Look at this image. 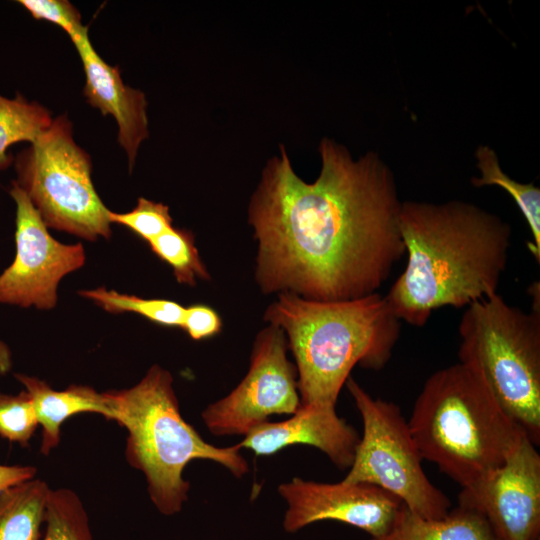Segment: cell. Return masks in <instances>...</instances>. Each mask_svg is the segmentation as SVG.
<instances>
[{
  "instance_id": "18",
  "label": "cell",
  "mask_w": 540,
  "mask_h": 540,
  "mask_svg": "<svg viewBox=\"0 0 540 540\" xmlns=\"http://www.w3.org/2000/svg\"><path fill=\"white\" fill-rule=\"evenodd\" d=\"M475 158L480 176L472 177L474 187L499 186L515 201L523 214L533 241L528 247L535 260L540 261V188L533 183H520L508 176L501 168L496 152L488 145H480Z\"/></svg>"
},
{
  "instance_id": "4",
  "label": "cell",
  "mask_w": 540,
  "mask_h": 540,
  "mask_svg": "<svg viewBox=\"0 0 540 540\" xmlns=\"http://www.w3.org/2000/svg\"><path fill=\"white\" fill-rule=\"evenodd\" d=\"M407 423L423 460L461 489L489 477L527 436L479 374L461 362L428 377Z\"/></svg>"
},
{
  "instance_id": "5",
  "label": "cell",
  "mask_w": 540,
  "mask_h": 540,
  "mask_svg": "<svg viewBox=\"0 0 540 540\" xmlns=\"http://www.w3.org/2000/svg\"><path fill=\"white\" fill-rule=\"evenodd\" d=\"M104 393L110 420L128 432L126 460L144 474L149 497L161 514L171 516L182 510L190 489L183 471L192 460L214 461L236 478L248 473L239 444H209L183 419L173 377L161 366H151L131 388Z\"/></svg>"
},
{
  "instance_id": "21",
  "label": "cell",
  "mask_w": 540,
  "mask_h": 540,
  "mask_svg": "<svg viewBox=\"0 0 540 540\" xmlns=\"http://www.w3.org/2000/svg\"><path fill=\"white\" fill-rule=\"evenodd\" d=\"M44 524L40 540H93L85 507L68 488L50 489Z\"/></svg>"
},
{
  "instance_id": "22",
  "label": "cell",
  "mask_w": 540,
  "mask_h": 540,
  "mask_svg": "<svg viewBox=\"0 0 540 540\" xmlns=\"http://www.w3.org/2000/svg\"><path fill=\"white\" fill-rule=\"evenodd\" d=\"M79 294L110 313L133 312L163 326L181 327L185 307L166 299H145L98 287Z\"/></svg>"
},
{
  "instance_id": "23",
  "label": "cell",
  "mask_w": 540,
  "mask_h": 540,
  "mask_svg": "<svg viewBox=\"0 0 540 540\" xmlns=\"http://www.w3.org/2000/svg\"><path fill=\"white\" fill-rule=\"evenodd\" d=\"M39 425L30 394L23 390L17 395L0 393V436L29 447V441Z\"/></svg>"
},
{
  "instance_id": "7",
  "label": "cell",
  "mask_w": 540,
  "mask_h": 540,
  "mask_svg": "<svg viewBox=\"0 0 540 540\" xmlns=\"http://www.w3.org/2000/svg\"><path fill=\"white\" fill-rule=\"evenodd\" d=\"M91 167L73 140L70 121L59 116L18 156L15 182L48 228L88 241L109 239V209L95 190Z\"/></svg>"
},
{
  "instance_id": "28",
  "label": "cell",
  "mask_w": 540,
  "mask_h": 540,
  "mask_svg": "<svg viewBox=\"0 0 540 540\" xmlns=\"http://www.w3.org/2000/svg\"><path fill=\"white\" fill-rule=\"evenodd\" d=\"M12 365L11 352L8 346L0 341V374H6Z\"/></svg>"
},
{
  "instance_id": "24",
  "label": "cell",
  "mask_w": 540,
  "mask_h": 540,
  "mask_svg": "<svg viewBox=\"0 0 540 540\" xmlns=\"http://www.w3.org/2000/svg\"><path fill=\"white\" fill-rule=\"evenodd\" d=\"M108 219L110 223L129 228L147 243L173 227L169 207L143 197L138 198L136 207L129 212L109 210Z\"/></svg>"
},
{
  "instance_id": "14",
  "label": "cell",
  "mask_w": 540,
  "mask_h": 540,
  "mask_svg": "<svg viewBox=\"0 0 540 540\" xmlns=\"http://www.w3.org/2000/svg\"><path fill=\"white\" fill-rule=\"evenodd\" d=\"M85 72L83 94L105 115H112L119 128L118 142L128 155L130 169L141 142L148 137L147 102L144 94L125 85L118 67L107 64L93 48L88 29L72 39Z\"/></svg>"
},
{
  "instance_id": "1",
  "label": "cell",
  "mask_w": 540,
  "mask_h": 540,
  "mask_svg": "<svg viewBox=\"0 0 540 540\" xmlns=\"http://www.w3.org/2000/svg\"><path fill=\"white\" fill-rule=\"evenodd\" d=\"M321 171L307 183L284 148L263 170L248 208L263 294L335 302L377 293L405 255L402 201L391 168L375 152L354 159L323 139Z\"/></svg>"
},
{
  "instance_id": "12",
  "label": "cell",
  "mask_w": 540,
  "mask_h": 540,
  "mask_svg": "<svg viewBox=\"0 0 540 540\" xmlns=\"http://www.w3.org/2000/svg\"><path fill=\"white\" fill-rule=\"evenodd\" d=\"M278 492L287 505L283 528L289 533L332 520L377 538L388 531L402 505L396 496L377 486L343 480L321 483L294 477L280 484Z\"/></svg>"
},
{
  "instance_id": "19",
  "label": "cell",
  "mask_w": 540,
  "mask_h": 540,
  "mask_svg": "<svg viewBox=\"0 0 540 540\" xmlns=\"http://www.w3.org/2000/svg\"><path fill=\"white\" fill-rule=\"evenodd\" d=\"M53 119L46 108L28 102L20 94L15 99L0 95V168L9 164L6 150L14 143H33Z\"/></svg>"
},
{
  "instance_id": "27",
  "label": "cell",
  "mask_w": 540,
  "mask_h": 540,
  "mask_svg": "<svg viewBox=\"0 0 540 540\" xmlns=\"http://www.w3.org/2000/svg\"><path fill=\"white\" fill-rule=\"evenodd\" d=\"M36 473L37 469L33 466L0 464V492L13 485L35 478Z\"/></svg>"
},
{
  "instance_id": "2",
  "label": "cell",
  "mask_w": 540,
  "mask_h": 540,
  "mask_svg": "<svg viewBox=\"0 0 540 540\" xmlns=\"http://www.w3.org/2000/svg\"><path fill=\"white\" fill-rule=\"evenodd\" d=\"M399 224L407 262L385 297L400 321L423 327L437 309L498 293L512 236L500 216L461 200L405 201Z\"/></svg>"
},
{
  "instance_id": "13",
  "label": "cell",
  "mask_w": 540,
  "mask_h": 540,
  "mask_svg": "<svg viewBox=\"0 0 540 540\" xmlns=\"http://www.w3.org/2000/svg\"><path fill=\"white\" fill-rule=\"evenodd\" d=\"M359 441L357 430L338 416L336 407L300 406L284 421L258 425L238 444L258 456H270L291 445L307 444L345 470L353 463Z\"/></svg>"
},
{
  "instance_id": "26",
  "label": "cell",
  "mask_w": 540,
  "mask_h": 540,
  "mask_svg": "<svg viewBox=\"0 0 540 540\" xmlns=\"http://www.w3.org/2000/svg\"><path fill=\"white\" fill-rule=\"evenodd\" d=\"M181 328L193 340H202L218 334L222 328V320L211 307L196 304L185 307Z\"/></svg>"
},
{
  "instance_id": "15",
  "label": "cell",
  "mask_w": 540,
  "mask_h": 540,
  "mask_svg": "<svg viewBox=\"0 0 540 540\" xmlns=\"http://www.w3.org/2000/svg\"><path fill=\"white\" fill-rule=\"evenodd\" d=\"M30 394L38 423L42 427L40 451L48 455L60 443L61 426L70 417L92 412L111 419V409L105 393L86 385H71L64 390H54L39 378L15 374Z\"/></svg>"
},
{
  "instance_id": "20",
  "label": "cell",
  "mask_w": 540,
  "mask_h": 540,
  "mask_svg": "<svg viewBox=\"0 0 540 540\" xmlns=\"http://www.w3.org/2000/svg\"><path fill=\"white\" fill-rule=\"evenodd\" d=\"M152 252L168 263L178 283L195 286L197 280H209L190 230L171 227L148 242Z\"/></svg>"
},
{
  "instance_id": "8",
  "label": "cell",
  "mask_w": 540,
  "mask_h": 540,
  "mask_svg": "<svg viewBox=\"0 0 540 540\" xmlns=\"http://www.w3.org/2000/svg\"><path fill=\"white\" fill-rule=\"evenodd\" d=\"M345 385L361 415L363 433L343 481L377 486L424 518L447 515L451 501L425 474L401 408L372 397L351 376Z\"/></svg>"
},
{
  "instance_id": "9",
  "label": "cell",
  "mask_w": 540,
  "mask_h": 540,
  "mask_svg": "<svg viewBox=\"0 0 540 540\" xmlns=\"http://www.w3.org/2000/svg\"><path fill=\"white\" fill-rule=\"evenodd\" d=\"M288 349L281 328L268 324L258 332L245 377L201 414L211 434L245 436L273 415L296 413L300 407L298 374L287 357Z\"/></svg>"
},
{
  "instance_id": "6",
  "label": "cell",
  "mask_w": 540,
  "mask_h": 540,
  "mask_svg": "<svg viewBox=\"0 0 540 540\" xmlns=\"http://www.w3.org/2000/svg\"><path fill=\"white\" fill-rule=\"evenodd\" d=\"M528 293L527 313L498 293L465 308L458 332L459 362L473 368L504 411L540 443V302L539 283Z\"/></svg>"
},
{
  "instance_id": "16",
  "label": "cell",
  "mask_w": 540,
  "mask_h": 540,
  "mask_svg": "<svg viewBox=\"0 0 540 540\" xmlns=\"http://www.w3.org/2000/svg\"><path fill=\"white\" fill-rule=\"evenodd\" d=\"M369 540H497L485 518L459 506L438 519L424 518L402 503L388 531Z\"/></svg>"
},
{
  "instance_id": "25",
  "label": "cell",
  "mask_w": 540,
  "mask_h": 540,
  "mask_svg": "<svg viewBox=\"0 0 540 540\" xmlns=\"http://www.w3.org/2000/svg\"><path fill=\"white\" fill-rule=\"evenodd\" d=\"M19 3L35 19L49 21L62 28L71 40L87 30V27L81 22L79 11L69 1L21 0Z\"/></svg>"
},
{
  "instance_id": "3",
  "label": "cell",
  "mask_w": 540,
  "mask_h": 540,
  "mask_svg": "<svg viewBox=\"0 0 540 540\" xmlns=\"http://www.w3.org/2000/svg\"><path fill=\"white\" fill-rule=\"evenodd\" d=\"M263 320L286 335L298 374L300 406L336 407L352 369H382L401 330L400 319L378 292L335 302L281 293Z\"/></svg>"
},
{
  "instance_id": "10",
  "label": "cell",
  "mask_w": 540,
  "mask_h": 540,
  "mask_svg": "<svg viewBox=\"0 0 540 540\" xmlns=\"http://www.w3.org/2000/svg\"><path fill=\"white\" fill-rule=\"evenodd\" d=\"M10 195L16 203V255L0 275V303L51 310L57 304L60 281L85 264V249L81 243L54 239L15 181Z\"/></svg>"
},
{
  "instance_id": "11",
  "label": "cell",
  "mask_w": 540,
  "mask_h": 540,
  "mask_svg": "<svg viewBox=\"0 0 540 540\" xmlns=\"http://www.w3.org/2000/svg\"><path fill=\"white\" fill-rule=\"evenodd\" d=\"M458 505L481 514L497 540H540V455L524 436L484 481L461 489Z\"/></svg>"
},
{
  "instance_id": "17",
  "label": "cell",
  "mask_w": 540,
  "mask_h": 540,
  "mask_svg": "<svg viewBox=\"0 0 540 540\" xmlns=\"http://www.w3.org/2000/svg\"><path fill=\"white\" fill-rule=\"evenodd\" d=\"M49 491L33 478L0 492V540H40Z\"/></svg>"
}]
</instances>
